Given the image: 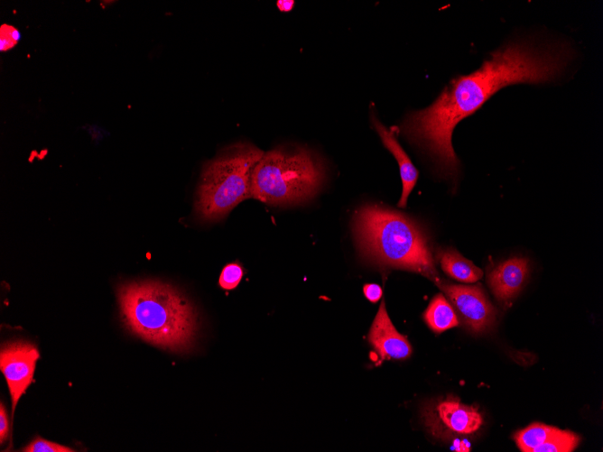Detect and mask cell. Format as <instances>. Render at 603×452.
<instances>
[{"instance_id": "cell-1", "label": "cell", "mask_w": 603, "mask_h": 452, "mask_svg": "<svg viewBox=\"0 0 603 452\" xmlns=\"http://www.w3.org/2000/svg\"><path fill=\"white\" fill-rule=\"evenodd\" d=\"M570 59V48L563 43L509 42L493 51L474 72L450 80L431 106L410 113L401 132L430 153L441 173L453 178L459 161L451 135L458 123L507 85L554 80Z\"/></svg>"}, {"instance_id": "cell-2", "label": "cell", "mask_w": 603, "mask_h": 452, "mask_svg": "<svg viewBox=\"0 0 603 452\" xmlns=\"http://www.w3.org/2000/svg\"><path fill=\"white\" fill-rule=\"evenodd\" d=\"M116 296L123 322L133 334L172 352L191 348L199 314L176 287L155 280L134 281L119 285Z\"/></svg>"}, {"instance_id": "cell-3", "label": "cell", "mask_w": 603, "mask_h": 452, "mask_svg": "<svg viewBox=\"0 0 603 452\" xmlns=\"http://www.w3.org/2000/svg\"><path fill=\"white\" fill-rule=\"evenodd\" d=\"M353 229L358 248L368 261L418 272L434 283L441 279L425 232L407 216L367 204L355 214Z\"/></svg>"}, {"instance_id": "cell-4", "label": "cell", "mask_w": 603, "mask_h": 452, "mask_svg": "<svg viewBox=\"0 0 603 452\" xmlns=\"http://www.w3.org/2000/svg\"><path fill=\"white\" fill-rule=\"evenodd\" d=\"M325 168L305 147H277L264 153L253 175L252 198L272 206L309 201L322 187Z\"/></svg>"}, {"instance_id": "cell-5", "label": "cell", "mask_w": 603, "mask_h": 452, "mask_svg": "<svg viewBox=\"0 0 603 452\" xmlns=\"http://www.w3.org/2000/svg\"><path fill=\"white\" fill-rule=\"evenodd\" d=\"M264 152L249 143L223 149L207 161L199 179L195 209L201 219L217 221L252 198V175Z\"/></svg>"}, {"instance_id": "cell-6", "label": "cell", "mask_w": 603, "mask_h": 452, "mask_svg": "<svg viewBox=\"0 0 603 452\" xmlns=\"http://www.w3.org/2000/svg\"><path fill=\"white\" fill-rule=\"evenodd\" d=\"M422 418L429 431L443 439L472 436L483 424L477 408L453 396L430 402L423 408Z\"/></svg>"}, {"instance_id": "cell-7", "label": "cell", "mask_w": 603, "mask_h": 452, "mask_svg": "<svg viewBox=\"0 0 603 452\" xmlns=\"http://www.w3.org/2000/svg\"><path fill=\"white\" fill-rule=\"evenodd\" d=\"M39 358V350L31 341L15 339L1 346L0 370L11 397L12 419L20 398L34 381L33 375Z\"/></svg>"}, {"instance_id": "cell-8", "label": "cell", "mask_w": 603, "mask_h": 452, "mask_svg": "<svg viewBox=\"0 0 603 452\" xmlns=\"http://www.w3.org/2000/svg\"><path fill=\"white\" fill-rule=\"evenodd\" d=\"M435 284L446 294L468 330L483 333L495 326L496 310L480 285L453 284L441 279Z\"/></svg>"}, {"instance_id": "cell-9", "label": "cell", "mask_w": 603, "mask_h": 452, "mask_svg": "<svg viewBox=\"0 0 603 452\" xmlns=\"http://www.w3.org/2000/svg\"><path fill=\"white\" fill-rule=\"evenodd\" d=\"M528 275V260L515 256L494 267L487 273V282L496 299L507 307L524 288Z\"/></svg>"}, {"instance_id": "cell-10", "label": "cell", "mask_w": 603, "mask_h": 452, "mask_svg": "<svg viewBox=\"0 0 603 452\" xmlns=\"http://www.w3.org/2000/svg\"><path fill=\"white\" fill-rule=\"evenodd\" d=\"M367 339L382 359H405L412 354V346L391 322L382 300L368 332Z\"/></svg>"}, {"instance_id": "cell-11", "label": "cell", "mask_w": 603, "mask_h": 452, "mask_svg": "<svg viewBox=\"0 0 603 452\" xmlns=\"http://www.w3.org/2000/svg\"><path fill=\"white\" fill-rule=\"evenodd\" d=\"M372 123L377 134H379L382 143L385 148L392 152L398 162L403 184V190L400 200L398 202V207L405 208L407 198L416 184L418 179V171L411 161L407 153L396 140L394 133L386 129L376 119V116H372Z\"/></svg>"}, {"instance_id": "cell-12", "label": "cell", "mask_w": 603, "mask_h": 452, "mask_svg": "<svg viewBox=\"0 0 603 452\" xmlns=\"http://www.w3.org/2000/svg\"><path fill=\"white\" fill-rule=\"evenodd\" d=\"M437 257L443 272L449 277L460 282L474 283L483 276L480 268L453 248L441 250Z\"/></svg>"}, {"instance_id": "cell-13", "label": "cell", "mask_w": 603, "mask_h": 452, "mask_svg": "<svg viewBox=\"0 0 603 452\" xmlns=\"http://www.w3.org/2000/svg\"><path fill=\"white\" fill-rule=\"evenodd\" d=\"M423 318L429 327L435 333L459 326V318L450 301L441 293L430 302L423 313Z\"/></svg>"}, {"instance_id": "cell-14", "label": "cell", "mask_w": 603, "mask_h": 452, "mask_svg": "<svg viewBox=\"0 0 603 452\" xmlns=\"http://www.w3.org/2000/svg\"><path fill=\"white\" fill-rule=\"evenodd\" d=\"M556 427L535 422L517 431L514 437L523 452H534L552 435Z\"/></svg>"}, {"instance_id": "cell-15", "label": "cell", "mask_w": 603, "mask_h": 452, "mask_svg": "<svg viewBox=\"0 0 603 452\" xmlns=\"http://www.w3.org/2000/svg\"><path fill=\"white\" fill-rule=\"evenodd\" d=\"M580 443V437L570 431L555 428L548 439L534 452H571Z\"/></svg>"}, {"instance_id": "cell-16", "label": "cell", "mask_w": 603, "mask_h": 452, "mask_svg": "<svg viewBox=\"0 0 603 452\" xmlns=\"http://www.w3.org/2000/svg\"><path fill=\"white\" fill-rule=\"evenodd\" d=\"M242 277L241 265L236 263H228L222 269L218 283L224 290H233L239 284Z\"/></svg>"}, {"instance_id": "cell-17", "label": "cell", "mask_w": 603, "mask_h": 452, "mask_svg": "<svg viewBox=\"0 0 603 452\" xmlns=\"http://www.w3.org/2000/svg\"><path fill=\"white\" fill-rule=\"evenodd\" d=\"M23 452H74V448L50 441L39 436L22 448Z\"/></svg>"}, {"instance_id": "cell-18", "label": "cell", "mask_w": 603, "mask_h": 452, "mask_svg": "<svg viewBox=\"0 0 603 452\" xmlns=\"http://www.w3.org/2000/svg\"><path fill=\"white\" fill-rule=\"evenodd\" d=\"M21 37L20 32L14 26L4 23L0 27V51H6L14 48Z\"/></svg>"}, {"instance_id": "cell-19", "label": "cell", "mask_w": 603, "mask_h": 452, "mask_svg": "<svg viewBox=\"0 0 603 452\" xmlns=\"http://www.w3.org/2000/svg\"><path fill=\"white\" fill-rule=\"evenodd\" d=\"M9 416L3 401L0 403V444L3 445L9 436Z\"/></svg>"}, {"instance_id": "cell-20", "label": "cell", "mask_w": 603, "mask_h": 452, "mask_svg": "<svg viewBox=\"0 0 603 452\" xmlns=\"http://www.w3.org/2000/svg\"><path fill=\"white\" fill-rule=\"evenodd\" d=\"M365 297L371 302L378 301L382 297V289L376 283H367L363 287Z\"/></svg>"}, {"instance_id": "cell-21", "label": "cell", "mask_w": 603, "mask_h": 452, "mask_svg": "<svg viewBox=\"0 0 603 452\" xmlns=\"http://www.w3.org/2000/svg\"><path fill=\"white\" fill-rule=\"evenodd\" d=\"M294 1L280 0L277 1V7L282 12H289L292 9Z\"/></svg>"}]
</instances>
